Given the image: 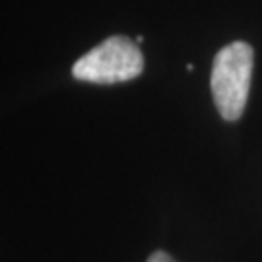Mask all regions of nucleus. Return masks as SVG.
I'll return each mask as SVG.
<instances>
[{"label": "nucleus", "instance_id": "1", "mask_svg": "<svg viewBox=\"0 0 262 262\" xmlns=\"http://www.w3.org/2000/svg\"><path fill=\"white\" fill-rule=\"evenodd\" d=\"M254 53L245 41H233L217 51L212 66L214 103L225 121H237L243 115L253 76Z\"/></svg>", "mask_w": 262, "mask_h": 262}, {"label": "nucleus", "instance_id": "2", "mask_svg": "<svg viewBox=\"0 0 262 262\" xmlns=\"http://www.w3.org/2000/svg\"><path fill=\"white\" fill-rule=\"evenodd\" d=\"M144 70V56L136 41L126 35H111L72 66L76 80L90 84H117L134 80Z\"/></svg>", "mask_w": 262, "mask_h": 262}, {"label": "nucleus", "instance_id": "3", "mask_svg": "<svg viewBox=\"0 0 262 262\" xmlns=\"http://www.w3.org/2000/svg\"><path fill=\"white\" fill-rule=\"evenodd\" d=\"M148 262H175V260H173L165 251H156V253L148 258Z\"/></svg>", "mask_w": 262, "mask_h": 262}]
</instances>
